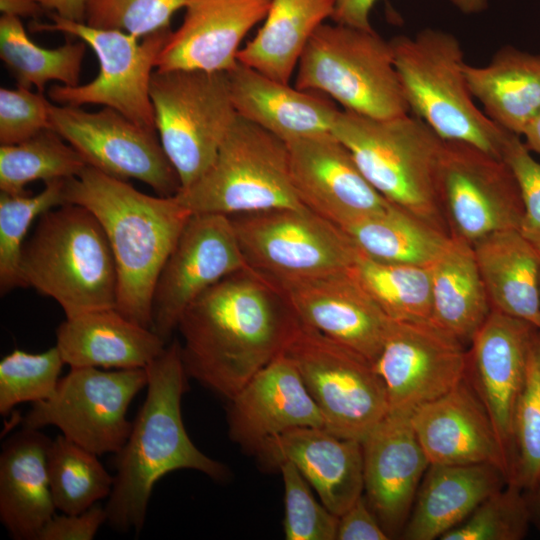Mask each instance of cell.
Instances as JSON below:
<instances>
[{"mask_svg": "<svg viewBox=\"0 0 540 540\" xmlns=\"http://www.w3.org/2000/svg\"><path fill=\"white\" fill-rule=\"evenodd\" d=\"M299 320L272 282L246 267L184 311L177 330L189 378L230 400L282 354Z\"/></svg>", "mask_w": 540, "mask_h": 540, "instance_id": "6da1fadb", "label": "cell"}, {"mask_svg": "<svg viewBox=\"0 0 540 540\" xmlns=\"http://www.w3.org/2000/svg\"><path fill=\"white\" fill-rule=\"evenodd\" d=\"M145 369L146 397L115 454L116 475L105 505L106 523L119 532L142 530L153 487L164 475L191 469L217 481L228 476L227 467L200 451L185 429L181 400L189 377L180 343L170 341Z\"/></svg>", "mask_w": 540, "mask_h": 540, "instance_id": "7a4b0ae2", "label": "cell"}, {"mask_svg": "<svg viewBox=\"0 0 540 540\" xmlns=\"http://www.w3.org/2000/svg\"><path fill=\"white\" fill-rule=\"evenodd\" d=\"M65 198L90 210L105 231L118 276L116 309L151 329L155 284L192 213L175 195H148L89 165L66 180Z\"/></svg>", "mask_w": 540, "mask_h": 540, "instance_id": "3957f363", "label": "cell"}, {"mask_svg": "<svg viewBox=\"0 0 540 540\" xmlns=\"http://www.w3.org/2000/svg\"><path fill=\"white\" fill-rule=\"evenodd\" d=\"M331 133L388 202L449 235L441 197L445 140L425 122L410 113L375 119L342 109Z\"/></svg>", "mask_w": 540, "mask_h": 540, "instance_id": "277c9868", "label": "cell"}, {"mask_svg": "<svg viewBox=\"0 0 540 540\" xmlns=\"http://www.w3.org/2000/svg\"><path fill=\"white\" fill-rule=\"evenodd\" d=\"M23 287L54 299L66 318L116 308L118 276L105 231L86 207L65 203L41 216L20 260Z\"/></svg>", "mask_w": 540, "mask_h": 540, "instance_id": "5b68a950", "label": "cell"}, {"mask_svg": "<svg viewBox=\"0 0 540 540\" xmlns=\"http://www.w3.org/2000/svg\"><path fill=\"white\" fill-rule=\"evenodd\" d=\"M389 42L410 113L445 141L464 142L502 158L510 132L476 105L457 37L426 28L415 36L398 35Z\"/></svg>", "mask_w": 540, "mask_h": 540, "instance_id": "8992f818", "label": "cell"}, {"mask_svg": "<svg viewBox=\"0 0 540 540\" xmlns=\"http://www.w3.org/2000/svg\"><path fill=\"white\" fill-rule=\"evenodd\" d=\"M294 86L375 119L410 113L389 41L374 29L323 23L310 38Z\"/></svg>", "mask_w": 540, "mask_h": 540, "instance_id": "52a82bcc", "label": "cell"}, {"mask_svg": "<svg viewBox=\"0 0 540 540\" xmlns=\"http://www.w3.org/2000/svg\"><path fill=\"white\" fill-rule=\"evenodd\" d=\"M175 197L192 214L306 207L292 183L287 142L239 115L210 167Z\"/></svg>", "mask_w": 540, "mask_h": 540, "instance_id": "ba28073f", "label": "cell"}, {"mask_svg": "<svg viewBox=\"0 0 540 540\" xmlns=\"http://www.w3.org/2000/svg\"><path fill=\"white\" fill-rule=\"evenodd\" d=\"M150 97L159 140L186 188L213 163L237 117L227 72L157 69Z\"/></svg>", "mask_w": 540, "mask_h": 540, "instance_id": "9c48e42d", "label": "cell"}, {"mask_svg": "<svg viewBox=\"0 0 540 540\" xmlns=\"http://www.w3.org/2000/svg\"><path fill=\"white\" fill-rule=\"evenodd\" d=\"M52 22H32L33 32L56 31L84 41L96 54L97 76L77 86L53 85L48 95L60 105L95 104L116 110L135 124L157 132L150 81L160 52L172 32L164 28L143 38L129 33L92 27L50 14Z\"/></svg>", "mask_w": 540, "mask_h": 540, "instance_id": "30bf717a", "label": "cell"}, {"mask_svg": "<svg viewBox=\"0 0 540 540\" xmlns=\"http://www.w3.org/2000/svg\"><path fill=\"white\" fill-rule=\"evenodd\" d=\"M282 354L297 368L331 433L361 442L389 413L382 379L354 350L299 322Z\"/></svg>", "mask_w": 540, "mask_h": 540, "instance_id": "8fae6325", "label": "cell"}, {"mask_svg": "<svg viewBox=\"0 0 540 540\" xmlns=\"http://www.w3.org/2000/svg\"><path fill=\"white\" fill-rule=\"evenodd\" d=\"M228 217L247 267L272 283L349 269L359 256L342 229L307 207Z\"/></svg>", "mask_w": 540, "mask_h": 540, "instance_id": "7c38bea8", "label": "cell"}, {"mask_svg": "<svg viewBox=\"0 0 540 540\" xmlns=\"http://www.w3.org/2000/svg\"><path fill=\"white\" fill-rule=\"evenodd\" d=\"M145 386V368L70 367L48 398L32 403L22 426H55L66 438L99 456L116 454L132 429L133 422L127 419L129 405Z\"/></svg>", "mask_w": 540, "mask_h": 540, "instance_id": "4fadbf2b", "label": "cell"}, {"mask_svg": "<svg viewBox=\"0 0 540 540\" xmlns=\"http://www.w3.org/2000/svg\"><path fill=\"white\" fill-rule=\"evenodd\" d=\"M50 127L92 166L110 176L137 179L157 195L170 197L181 189L157 132L141 127L109 107L86 111L50 105Z\"/></svg>", "mask_w": 540, "mask_h": 540, "instance_id": "5bb4252c", "label": "cell"}, {"mask_svg": "<svg viewBox=\"0 0 540 540\" xmlns=\"http://www.w3.org/2000/svg\"><path fill=\"white\" fill-rule=\"evenodd\" d=\"M441 197L449 235L472 246L493 233L519 231L523 204L513 172L473 145L445 141Z\"/></svg>", "mask_w": 540, "mask_h": 540, "instance_id": "9a60e30c", "label": "cell"}, {"mask_svg": "<svg viewBox=\"0 0 540 540\" xmlns=\"http://www.w3.org/2000/svg\"><path fill=\"white\" fill-rule=\"evenodd\" d=\"M246 267L228 216L192 214L155 284L151 329L168 344L196 298Z\"/></svg>", "mask_w": 540, "mask_h": 540, "instance_id": "2e32d148", "label": "cell"}, {"mask_svg": "<svg viewBox=\"0 0 540 540\" xmlns=\"http://www.w3.org/2000/svg\"><path fill=\"white\" fill-rule=\"evenodd\" d=\"M465 344L427 321L392 320L373 363L385 386L389 411L412 412L466 376Z\"/></svg>", "mask_w": 540, "mask_h": 540, "instance_id": "e0dca14e", "label": "cell"}, {"mask_svg": "<svg viewBox=\"0 0 540 540\" xmlns=\"http://www.w3.org/2000/svg\"><path fill=\"white\" fill-rule=\"evenodd\" d=\"M290 173L301 203L340 229L390 205L331 132L287 142Z\"/></svg>", "mask_w": 540, "mask_h": 540, "instance_id": "ac0fdd59", "label": "cell"}, {"mask_svg": "<svg viewBox=\"0 0 540 540\" xmlns=\"http://www.w3.org/2000/svg\"><path fill=\"white\" fill-rule=\"evenodd\" d=\"M273 284L282 292L300 323L374 363L392 320L361 284L353 266Z\"/></svg>", "mask_w": 540, "mask_h": 540, "instance_id": "d6986e66", "label": "cell"}, {"mask_svg": "<svg viewBox=\"0 0 540 540\" xmlns=\"http://www.w3.org/2000/svg\"><path fill=\"white\" fill-rule=\"evenodd\" d=\"M536 330L524 320L491 310L467 350L466 378L491 420L509 479L514 454V412L525 378L530 342Z\"/></svg>", "mask_w": 540, "mask_h": 540, "instance_id": "ffe728a7", "label": "cell"}, {"mask_svg": "<svg viewBox=\"0 0 540 540\" xmlns=\"http://www.w3.org/2000/svg\"><path fill=\"white\" fill-rule=\"evenodd\" d=\"M410 414L389 411L361 441L364 496L390 538L401 535L430 465Z\"/></svg>", "mask_w": 540, "mask_h": 540, "instance_id": "44dd1931", "label": "cell"}, {"mask_svg": "<svg viewBox=\"0 0 540 540\" xmlns=\"http://www.w3.org/2000/svg\"><path fill=\"white\" fill-rule=\"evenodd\" d=\"M229 401L232 441L255 453L269 438L300 427L325 428L317 404L293 364L280 354Z\"/></svg>", "mask_w": 540, "mask_h": 540, "instance_id": "7402d4cb", "label": "cell"}, {"mask_svg": "<svg viewBox=\"0 0 540 540\" xmlns=\"http://www.w3.org/2000/svg\"><path fill=\"white\" fill-rule=\"evenodd\" d=\"M271 0H187L181 25L159 54V70L228 72L240 44L263 21Z\"/></svg>", "mask_w": 540, "mask_h": 540, "instance_id": "603a6c76", "label": "cell"}, {"mask_svg": "<svg viewBox=\"0 0 540 540\" xmlns=\"http://www.w3.org/2000/svg\"><path fill=\"white\" fill-rule=\"evenodd\" d=\"M410 420L430 464L492 463L509 480L491 420L468 379L412 410Z\"/></svg>", "mask_w": 540, "mask_h": 540, "instance_id": "cb8c5ba5", "label": "cell"}, {"mask_svg": "<svg viewBox=\"0 0 540 540\" xmlns=\"http://www.w3.org/2000/svg\"><path fill=\"white\" fill-rule=\"evenodd\" d=\"M261 463H293L338 517L364 491L362 443L325 428L300 427L269 438L255 453Z\"/></svg>", "mask_w": 540, "mask_h": 540, "instance_id": "d4e9b609", "label": "cell"}, {"mask_svg": "<svg viewBox=\"0 0 540 540\" xmlns=\"http://www.w3.org/2000/svg\"><path fill=\"white\" fill-rule=\"evenodd\" d=\"M227 77L237 115L285 142L330 133L340 110L324 94L276 81L240 62Z\"/></svg>", "mask_w": 540, "mask_h": 540, "instance_id": "484cf974", "label": "cell"}, {"mask_svg": "<svg viewBox=\"0 0 540 540\" xmlns=\"http://www.w3.org/2000/svg\"><path fill=\"white\" fill-rule=\"evenodd\" d=\"M38 430L13 433L0 453V521L16 540H38L57 510L47 470L52 439Z\"/></svg>", "mask_w": 540, "mask_h": 540, "instance_id": "4316f807", "label": "cell"}, {"mask_svg": "<svg viewBox=\"0 0 540 540\" xmlns=\"http://www.w3.org/2000/svg\"><path fill=\"white\" fill-rule=\"evenodd\" d=\"M166 345L152 329L116 308L66 318L56 330V347L70 367L145 368Z\"/></svg>", "mask_w": 540, "mask_h": 540, "instance_id": "83f0119b", "label": "cell"}, {"mask_svg": "<svg viewBox=\"0 0 540 540\" xmlns=\"http://www.w3.org/2000/svg\"><path fill=\"white\" fill-rule=\"evenodd\" d=\"M507 483L504 472L492 463L430 464L401 538L440 539Z\"/></svg>", "mask_w": 540, "mask_h": 540, "instance_id": "f1b7e54d", "label": "cell"}, {"mask_svg": "<svg viewBox=\"0 0 540 540\" xmlns=\"http://www.w3.org/2000/svg\"><path fill=\"white\" fill-rule=\"evenodd\" d=\"M491 309L540 327V252L518 230L473 245Z\"/></svg>", "mask_w": 540, "mask_h": 540, "instance_id": "f546056e", "label": "cell"}, {"mask_svg": "<svg viewBox=\"0 0 540 540\" xmlns=\"http://www.w3.org/2000/svg\"><path fill=\"white\" fill-rule=\"evenodd\" d=\"M464 72L470 93L484 113L521 137L540 113V54L505 46L485 66L466 63Z\"/></svg>", "mask_w": 540, "mask_h": 540, "instance_id": "4dcf8cb0", "label": "cell"}, {"mask_svg": "<svg viewBox=\"0 0 540 540\" xmlns=\"http://www.w3.org/2000/svg\"><path fill=\"white\" fill-rule=\"evenodd\" d=\"M334 0H271L263 25L238 62L289 84L312 35L332 17Z\"/></svg>", "mask_w": 540, "mask_h": 540, "instance_id": "1f68e13d", "label": "cell"}, {"mask_svg": "<svg viewBox=\"0 0 540 540\" xmlns=\"http://www.w3.org/2000/svg\"><path fill=\"white\" fill-rule=\"evenodd\" d=\"M431 274L430 321L465 345L470 343L492 310L473 246L450 236Z\"/></svg>", "mask_w": 540, "mask_h": 540, "instance_id": "d6a6232c", "label": "cell"}, {"mask_svg": "<svg viewBox=\"0 0 540 540\" xmlns=\"http://www.w3.org/2000/svg\"><path fill=\"white\" fill-rule=\"evenodd\" d=\"M342 230L370 259L421 266H431L450 237L394 205Z\"/></svg>", "mask_w": 540, "mask_h": 540, "instance_id": "836d02e7", "label": "cell"}, {"mask_svg": "<svg viewBox=\"0 0 540 540\" xmlns=\"http://www.w3.org/2000/svg\"><path fill=\"white\" fill-rule=\"evenodd\" d=\"M87 46L78 39L57 48H43L29 38L19 17L0 18V57L18 86H34L43 93L53 80L65 86L79 85Z\"/></svg>", "mask_w": 540, "mask_h": 540, "instance_id": "e575fe53", "label": "cell"}, {"mask_svg": "<svg viewBox=\"0 0 540 540\" xmlns=\"http://www.w3.org/2000/svg\"><path fill=\"white\" fill-rule=\"evenodd\" d=\"M353 270L391 320H430L431 266L379 262L359 253Z\"/></svg>", "mask_w": 540, "mask_h": 540, "instance_id": "d590c367", "label": "cell"}, {"mask_svg": "<svg viewBox=\"0 0 540 540\" xmlns=\"http://www.w3.org/2000/svg\"><path fill=\"white\" fill-rule=\"evenodd\" d=\"M88 166L82 155L51 128L17 144L0 147V190L10 195L27 193V184L69 179Z\"/></svg>", "mask_w": 540, "mask_h": 540, "instance_id": "8d00e7d4", "label": "cell"}, {"mask_svg": "<svg viewBox=\"0 0 540 540\" xmlns=\"http://www.w3.org/2000/svg\"><path fill=\"white\" fill-rule=\"evenodd\" d=\"M98 456L64 435H58L51 441L47 470L57 510L64 514H76L109 497L114 477Z\"/></svg>", "mask_w": 540, "mask_h": 540, "instance_id": "74e56055", "label": "cell"}, {"mask_svg": "<svg viewBox=\"0 0 540 540\" xmlns=\"http://www.w3.org/2000/svg\"><path fill=\"white\" fill-rule=\"evenodd\" d=\"M67 179L45 182L35 195L28 193L0 194V290L4 295L16 287H23L20 278V260L28 230L46 211L67 203Z\"/></svg>", "mask_w": 540, "mask_h": 540, "instance_id": "f35d334b", "label": "cell"}, {"mask_svg": "<svg viewBox=\"0 0 540 540\" xmlns=\"http://www.w3.org/2000/svg\"><path fill=\"white\" fill-rule=\"evenodd\" d=\"M513 464L508 483L523 492L540 477V331L531 339L525 378L513 419Z\"/></svg>", "mask_w": 540, "mask_h": 540, "instance_id": "ab89813d", "label": "cell"}, {"mask_svg": "<svg viewBox=\"0 0 540 540\" xmlns=\"http://www.w3.org/2000/svg\"><path fill=\"white\" fill-rule=\"evenodd\" d=\"M64 361L56 345L40 353L13 350L0 361V413L48 398L60 380Z\"/></svg>", "mask_w": 540, "mask_h": 540, "instance_id": "60d3db41", "label": "cell"}, {"mask_svg": "<svg viewBox=\"0 0 540 540\" xmlns=\"http://www.w3.org/2000/svg\"><path fill=\"white\" fill-rule=\"evenodd\" d=\"M531 515L525 493L507 483L487 497L441 540H520L529 529Z\"/></svg>", "mask_w": 540, "mask_h": 540, "instance_id": "b9f144b4", "label": "cell"}, {"mask_svg": "<svg viewBox=\"0 0 540 540\" xmlns=\"http://www.w3.org/2000/svg\"><path fill=\"white\" fill-rule=\"evenodd\" d=\"M284 483L286 540H335L339 517L318 503L309 482L289 462L278 466Z\"/></svg>", "mask_w": 540, "mask_h": 540, "instance_id": "7bdbcfd3", "label": "cell"}, {"mask_svg": "<svg viewBox=\"0 0 540 540\" xmlns=\"http://www.w3.org/2000/svg\"><path fill=\"white\" fill-rule=\"evenodd\" d=\"M187 0H87L84 22L120 30L138 38L170 27L172 16Z\"/></svg>", "mask_w": 540, "mask_h": 540, "instance_id": "ee69618b", "label": "cell"}, {"mask_svg": "<svg viewBox=\"0 0 540 540\" xmlns=\"http://www.w3.org/2000/svg\"><path fill=\"white\" fill-rule=\"evenodd\" d=\"M50 105L42 92L1 87L0 143L17 144L50 127Z\"/></svg>", "mask_w": 540, "mask_h": 540, "instance_id": "f6af8a7d", "label": "cell"}, {"mask_svg": "<svg viewBox=\"0 0 540 540\" xmlns=\"http://www.w3.org/2000/svg\"><path fill=\"white\" fill-rule=\"evenodd\" d=\"M502 159L513 172L521 193L523 215L519 232L540 252V162L521 137L513 133L505 140Z\"/></svg>", "mask_w": 540, "mask_h": 540, "instance_id": "bcb514c9", "label": "cell"}, {"mask_svg": "<svg viewBox=\"0 0 540 540\" xmlns=\"http://www.w3.org/2000/svg\"><path fill=\"white\" fill-rule=\"evenodd\" d=\"M106 520L105 506L99 502L80 513L55 514L41 530L38 540H92Z\"/></svg>", "mask_w": 540, "mask_h": 540, "instance_id": "7dc6e473", "label": "cell"}, {"mask_svg": "<svg viewBox=\"0 0 540 540\" xmlns=\"http://www.w3.org/2000/svg\"><path fill=\"white\" fill-rule=\"evenodd\" d=\"M336 539L387 540L390 537L362 495L339 516Z\"/></svg>", "mask_w": 540, "mask_h": 540, "instance_id": "c3c4849f", "label": "cell"}, {"mask_svg": "<svg viewBox=\"0 0 540 540\" xmlns=\"http://www.w3.org/2000/svg\"><path fill=\"white\" fill-rule=\"evenodd\" d=\"M378 0H334L332 21L361 29H373L370 13Z\"/></svg>", "mask_w": 540, "mask_h": 540, "instance_id": "681fc988", "label": "cell"}, {"mask_svg": "<svg viewBox=\"0 0 540 540\" xmlns=\"http://www.w3.org/2000/svg\"><path fill=\"white\" fill-rule=\"evenodd\" d=\"M46 11H50L62 18L84 22L87 0H35Z\"/></svg>", "mask_w": 540, "mask_h": 540, "instance_id": "f907efd6", "label": "cell"}, {"mask_svg": "<svg viewBox=\"0 0 540 540\" xmlns=\"http://www.w3.org/2000/svg\"><path fill=\"white\" fill-rule=\"evenodd\" d=\"M2 15L15 17H38L46 11L35 0H0Z\"/></svg>", "mask_w": 540, "mask_h": 540, "instance_id": "816d5d0a", "label": "cell"}, {"mask_svg": "<svg viewBox=\"0 0 540 540\" xmlns=\"http://www.w3.org/2000/svg\"><path fill=\"white\" fill-rule=\"evenodd\" d=\"M521 137L531 152L540 155V113L527 125Z\"/></svg>", "mask_w": 540, "mask_h": 540, "instance_id": "f5cc1de1", "label": "cell"}, {"mask_svg": "<svg viewBox=\"0 0 540 540\" xmlns=\"http://www.w3.org/2000/svg\"><path fill=\"white\" fill-rule=\"evenodd\" d=\"M531 515V523L540 531V477L534 487L524 492Z\"/></svg>", "mask_w": 540, "mask_h": 540, "instance_id": "db71d44e", "label": "cell"}, {"mask_svg": "<svg viewBox=\"0 0 540 540\" xmlns=\"http://www.w3.org/2000/svg\"><path fill=\"white\" fill-rule=\"evenodd\" d=\"M451 4L464 14H476L487 8L488 0H449Z\"/></svg>", "mask_w": 540, "mask_h": 540, "instance_id": "11a10c76", "label": "cell"}, {"mask_svg": "<svg viewBox=\"0 0 540 540\" xmlns=\"http://www.w3.org/2000/svg\"><path fill=\"white\" fill-rule=\"evenodd\" d=\"M538 330L540 331V327H539V329H538Z\"/></svg>", "mask_w": 540, "mask_h": 540, "instance_id": "9f6ffc18", "label": "cell"}]
</instances>
